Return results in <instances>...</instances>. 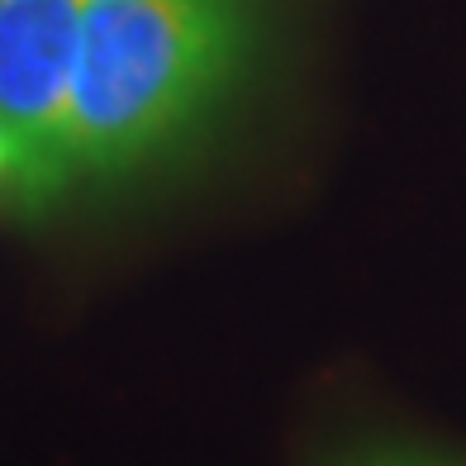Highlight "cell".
<instances>
[{
    "instance_id": "cell-1",
    "label": "cell",
    "mask_w": 466,
    "mask_h": 466,
    "mask_svg": "<svg viewBox=\"0 0 466 466\" xmlns=\"http://www.w3.org/2000/svg\"><path fill=\"white\" fill-rule=\"evenodd\" d=\"M243 0H81L67 105L72 181L129 177L209 115L243 62Z\"/></svg>"
},
{
    "instance_id": "cell-2",
    "label": "cell",
    "mask_w": 466,
    "mask_h": 466,
    "mask_svg": "<svg viewBox=\"0 0 466 466\" xmlns=\"http://www.w3.org/2000/svg\"><path fill=\"white\" fill-rule=\"evenodd\" d=\"M76 10L81 0H0L5 190L25 209H48L76 190L67 162Z\"/></svg>"
},
{
    "instance_id": "cell-3",
    "label": "cell",
    "mask_w": 466,
    "mask_h": 466,
    "mask_svg": "<svg viewBox=\"0 0 466 466\" xmlns=\"http://www.w3.org/2000/svg\"><path fill=\"white\" fill-rule=\"evenodd\" d=\"M343 466H461V461H442L429 452H367V457H352Z\"/></svg>"
},
{
    "instance_id": "cell-4",
    "label": "cell",
    "mask_w": 466,
    "mask_h": 466,
    "mask_svg": "<svg viewBox=\"0 0 466 466\" xmlns=\"http://www.w3.org/2000/svg\"><path fill=\"white\" fill-rule=\"evenodd\" d=\"M0 186H5V138H0Z\"/></svg>"
}]
</instances>
